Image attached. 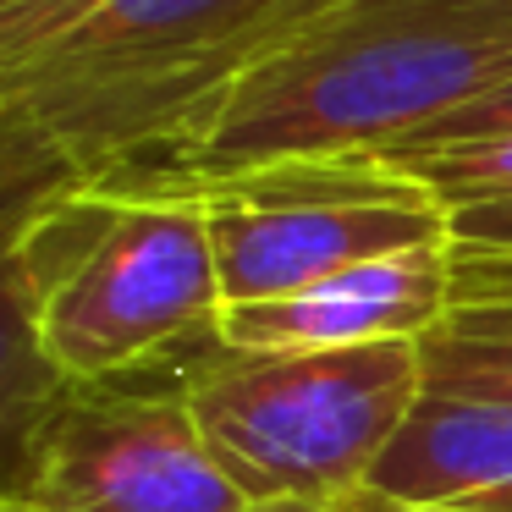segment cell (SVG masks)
Segmentation results:
<instances>
[{
    "label": "cell",
    "mask_w": 512,
    "mask_h": 512,
    "mask_svg": "<svg viewBox=\"0 0 512 512\" xmlns=\"http://www.w3.org/2000/svg\"><path fill=\"white\" fill-rule=\"evenodd\" d=\"M512 78V0H336L210 105L144 193L386 155Z\"/></svg>",
    "instance_id": "obj_1"
},
{
    "label": "cell",
    "mask_w": 512,
    "mask_h": 512,
    "mask_svg": "<svg viewBox=\"0 0 512 512\" xmlns=\"http://www.w3.org/2000/svg\"><path fill=\"white\" fill-rule=\"evenodd\" d=\"M336 0H56L0 12V94L94 188H144L259 56Z\"/></svg>",
    "instance_id": "obj_2"
},
{
    "label": "cell",
    "mask_w": 512,
    "mask_h": 512,
    "mask_svg": "<svg viewBox=\"0 0 512 512\" xmlns=\"http://www.w3.org/2000/svg\"><path fill=\"white\" fill-rule=\"evenodd\" d=\"M39 342L67 380H111L221 325V270L193 193L83 188L28 221Z\"/></svg>",
    "instance_id": "obj_3"
},
{
    "label": "cell",
    "mask_w": 512,
    "mask_h": 512,
    "mask_svg": "<svg viewBox=\"0 0 512 512\" xmlns=\"http://www.w3.org/2000/svg\"><path fill=\"white\" fill-rule=\"evenodd\" d=\"M182 391L221 468L254 501L347 507L424 391L419 342L248 353L221 325L182 364Z\"/></svg>",
    "instance_id": "obj_4"
},
{
    "label": "cell",
    "mask_w": 512,
    "mask_h": 512,
    "mask_svg": "<svg viewBox=\"0 0 512 512\" xmlns=\"http://www.w3.org/2000/svg\"><path fill=\"white\" fill-rule=\"evenodd\" d=\"M199 199L226 303H270L336 270L452 243V210L380 155L276 160L182 188Z\"/></svg>",
    "instance_id": "obj_5"
},
{
    "label": "cell",
    "mask_w": 512,
    "mask_h": 512,
    "mask_svg": "<svg viewBox=\"0 0 512 512\" xmlns=\"http://www.w3.org/2000/svg\"><path fill=\"white\" fill-rule=\"evenodd\" d=\"M23 501L39 512H248L188 391H149L127 375L72 380L34 446Z\"/></svg>",
    "instance_id": "obj_6"
},
{
    "label": "cell",
    "mask_w": 512,
    "mask_h": 512,
    "mask_svg": "<svg viewBox=\"0 0 512 512\" xmlns=\"http://www.w3.org/2000/svg\"><path fill=\"white\" fill-rule=\"evenodd\" d=\"M452 309V243L408 248L336 270L270 303H226L221 342L248 353H314V347L419 342Z\"/></svg>",
    "instance_id": "obj_7"
},
{
    "label": "cell",
    "mask_w": 512,
    "mask_h": 512,
    "mask_svg": "<svg viewBox=\"0 0 512 512\" xmlns=\"http://www.w3.org/2000/svg\"><path fill=\"white\" fill-rule=\"evenodd\" d=\"M512 485V402L419 391L342 512L468 507Z\"/></svg>",
    "instance_id": "obj_8"
},
{
    "label": "cell",
    "mask_w": 512,
    "mask_h": 512,
    "mask_svg": "<svg viewBox=\"0 0 512 512\" xmlns=\"http://www.w3.org/2000/svg\"><path fill=\"white\" fill-rule=\"evenodd\" d=\"M424 391L512 402V248L452 243V309L419 336Z\"/></svg>",
    "instance_id": "obj_9"
},
{
    "label": "cell",
    "mask_w": 512,
    "mask_h": 512,
    "mask_svg": "<svg viewBox=\"0 0 512 512\" xmlns=\"http://www.w3.org/2000/svg\"><path fill=\"white\" fill-rule=\"evenodd\" d=\"M72 380L39 342V276L28 254V221L0 237V501H23L34 446Z\"/></svg>",
    "instance_id": "obj_10"
},
{
    "label": "cell",
    "mask_w": 512,
    "mask_h": 512,
    "mask_svg": "<svg viewBox=\"0 0 512 512\" xmlns=\"http://www.w3.org/2000/svg\"><path fill=\"white\" fill-rule=\"evenodd\" d=\"M72 188H83V171L61 155L56 138L34 116L0 94V237L34 221L45 204H56Z\"/></svg>",
    "instance_id": "obj_11"
},
{
    "label": "cell",
    "mask_w": 512,
    "mask_h": 512,
    "mask_svg": "<svg viewBox=\"0 0 512 512\" xmlns=\"http://www.w3.org/2000/svg\"><path fill=\"white\" fill-rule=\"evenodd\" d=\"M479 138H512V78L496 83L490 94H479L474 105L452 111L446 122H435L430 133H419L402 149H441V144H479ZM402 149H386V155H402Z\"/></svg>",
    "instance_id": "obj_12"
},
{
    "label": "cell",
    "mask_w": 512,
    "mask_h": 512,
    "mask_svg": "<svg viewBox=\"0 0 512 512\" xmlns=\"http://www.w3.org/2000/svg\"><path fill=\"white\" fill-rule=\"evenodd\" d=\"M452 243H463V248H512V199L452 210Z\"/></svg>",
    "instance_id": "obj_13"
},
{
    "label": "cell",
    "mask_w": 512,
    "mask_h": 512,
    "mask_svg": "<svg viewBox=\"0 0 512 512\" xmlns=\"http://www.w3.org/2000/svg\"><path fill=\"white\" fill-rule=\"evenodd\" d=\"M248 512H342V507H309V501H259Z\"/></svg>",
    "instance_id": "obj_14"
},
{
    "label": "cell",
    "mask_w": 512,
    "mask_h": 512,
    "mask_svg": "<svg viewBox=\"0 0 512 512\" xmlns=\"http://www.w3.org/2000/svg\"><path fill=\"white\" fill-rule=\"evenodd\" d=\"M468 507H479V512H512V485L507 490H490V496L468 501Z\"/></svg>",
    "instance_id": "obj_15"
},
{
    "label": "cell",
    "mask_w": 512,
    "mask_h": 512,
    "mask_svg": "<svg viewBox=\"0 0 512 512\" xmlns=\"http://www.w3.org/2000/svg\"><path fill=\"white\" fill-rule=\"evenodd\" d=\"M34 6H56V0H0V12H34Z\"/></svg>",
    "instance_id": "obj_16"
},
{
    "label": "cell",
    "mask_w": 512,
    "mask_h": 512,
    "mask_svg": "<svg viewBox=\"0 0 512 512\" xmlns=\"http://www.w3.org/2000/svg\"><path fill=\"white\" fill-rule=\"evenodd\" d=\"M0 512H39V507H34V501H17V496H6V501H0Z\"/></svg>",
    "instance_id": "obj_17"
},
{
    "label": "cell",
    "mask_w": 512,
    "mask_h": 512,
    "mask_svg": "<svg viewBox=\"0 0 512 512\" xmlns=\"http://www.w3.org/2000/svg\"><path fill=\"white\" fill-rule=\"evenodd\" d=\"M435 512H479V507H435Z\"/></svg>",
    "instance_id": "obj_18"
}]
</instances>
